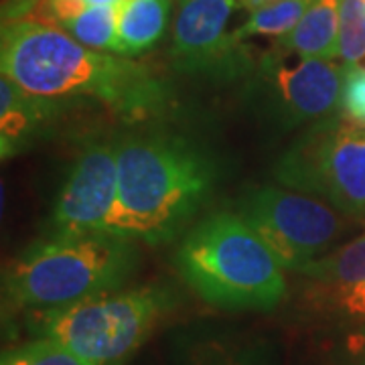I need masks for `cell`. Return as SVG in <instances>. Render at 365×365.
Instances as JSON below:
<instances>
[{"instance_id":"cell-25","label":"cell","mask_w":365,"mask_h":365,"mask_svg":"<svg viewBox=\"0 0 365 365\" xmlns=\"http://www.w3.org/2000/svg\"><path fill=\"white\" fill-rule=\"evenodd\" d=\"M364 2H365V0H364Z\"/></svg>"},{"instance_id":"cell-16","label":"cell","mask_w":365,"mask_h":365,"mask_svg":"<svg viewBox=\"0 0 365 365\" xmlns=\"http://www.w3.org/2000/svg\"><path fill=\"white\" fill-rule=\"evenodd\" d=\"M311 2L313 0H276V2H270L258 11L250 13L248 21L240 26L232 37H234L235 43L248 39V37H256V35L282 39L299 25L300 19L309 11Z\"/></svg>"},{"instance_id":"cell-5","label":"cell","mask_w":365,"mask_h":365,"mask_svg":"<svg viewBox=\"0 0 365 365\" xmlns=\"http://www.w3.org/2000/svg\"><path fill=\"white\" fill-rule=\"evenodd\" d=\"M169 302V294L160 288L104 292L71 307L43 311L39 331L88 364L108 365L143 343Z\"/></svg>"},{"instance_id":"cell-15","label":"cell","mask_w":365,"mask_h":365,"mask_svg":"<svg viewBox=\"0 0 365 365\" xmlns=\"http://www.w3.org/2000/svg\"><path fill=\"white\" fill-rule=\"evenodd\" d=\"M169 6V0H128L120 4L112 51L130 57L150 49L165 35Z\"/></svg>"},{"instance_id":"cell-7","label":"cell","mask_w":365,"mask_h":365,"mask_svg":"<svg viewBox=\"0 0 365 365\" xmlns=\"http://www.w3.org/2000/svg\"><path fill=\"white\" fill-rule=\"evenodd\" d=\"M240 215L264 240L278 264L294 272L323 258L345 227L337 209L287 187L250 191L240 203Z\"/></svg>"},{"instance_id":"cell-10","label":"cell","mask_w":365,"mask_h":365,"mask_svg":"<svg viewBox=\"0 0 365 365\" xmlns=\"http://www.w3.org/2000/svg\"><path fill=\"white\" fill-rule=\"evenodd\" d=\"M237 0H182L173 25V59L185 71L220 66L234 45L225 35Z\"/></svg>"},{"instance_id":"cell-17","label":"cell","mask_w":365,"mask_h":365,"mask_svg":"<svg viewBox=\"0 0 365 365\" xmlns=\"http://www.w3.org/2000/svg\"><path fill=\"white\" fill-rule=\"evenodd\" d=\"M120 4H91L76 19L61 25L81 45L96 51H112L116 41Z\"/></svg>"},{"instance_id":"cell-9","label":"cell","mask_w":365,"mask_h":365,"mask_svg":"<svg viewBox=\"0 0 365 365\" xmlns=\"http://www.w3.org/2000/svg\"><path fill=\"white\" fill-rule=\"evenodd\" d=\"M118 201V157L112 144H91L63 182L53 225L57 232H108Z\"/></svg>"},{"instance_id":"cell-2","label":"cell","mask_w":365,"mask_h":365,"mask_svg":"<svg viewBox=\"0 0 365 365\" xmlns=\"http://www.w3.org/2000/svg\"><path fill=\"white\" fill-rule=\"evenodd\" d=\"M118 201L108 232L144 244L169 242L209 195L215 169L199 148L170 136L116 144Z\"/></svg>"},{"instance_id":"cell-11","label":"cell","mask_w":365,"mask_h":365,"mask_svg":"<svg viewBox=\"0 0 365 365\" xmlns=\"http://www.w3.org/2000/svg\"><path fill=\"white\" fill-rule=\"evenodd\" d=\"M300 274L314 280L347 314L365 317V235L325 254Z\"/></svg>"},{"instance_id":"cell-24","label":"cell","mask_w":365,"mask_h":365,"mask_svg":"<svg viewBox=\"0 0 365 365\" xmlns=\"http://www.w3.org/2000/svg\"><path fill=\"white\" fill-rule=\"evenodd\" d=\"M124 2H128V0H118V4H124Z\"/></svg>"},{"instance_id":"cell-23","label":"cell","mask_w":365,"mask_h":365,"mask_svg":"<svg viewBox=\"0 0 365 365\" xmlns=\"http://www.w3.org/2000/svg\"><path fill=\"white\" fill-rule=\"evenodd\" d=\"M90 4H118V0H86Z\"/></svg>"},{"instance_id":"cell-22","label":"cell","mask_w":365,"mask_h":365,"mask_svg":"<svg viewBox=\"0 0 365 365\" xmlns=\"http://www.w3.org/2000/svg\"><path fill=\"white\" fill-rule=\"evenodd\" d=\"M270 2H276V0H237V6H242V9L250 11V13H254V11H258V9L270 4Z\"/></svg>"},{"instance_id":"cell-1","label":"cell","mask_w":365,"mask_h":365,"mask_svg":"<svg viewBox=\"0 0 365 365\" xmlns=\"http://www.w3.org/2000/svg\"><path fill=\"white\" fill-rule=\"evenodd\" d=\"M0 67L39 98H93L124 116H146L165 104V86L148 67L90 49L45 21L4 23Z\"/></svg>"},{"instance_id":"cell-3","label":"cell","mask_w":365,"mask_h":365,"mask_svg":"<svg viewBox=\"0 0 365 365\" xmlns=\"http://www.w3.org/2000/svg\"><path fill=\"white\" fill-rule=\"evenodd\" d=\"M132 240L110 232H57L35 242L4 274V294L21 309L53 311L112 292L134 270Z\"/></svg>"},{"instance_id":"cell-4","label":"cell","mask_w":365,"mask_h":365,"mask_svg":"<svg viewBox=\"0 0 365 365\" xmlns=\"http://www.w3.org/2000/svg\"><path fill=\"white\" fill-rule=\"evenodd\" d=\"M177 266L201 299L222 309L270 311L287 294L282 266L240 213L197 223L177 250Z\"/></svg>"},{"instance_id":"cell-26","label":"cell","mask_w":365,"mask_h":365,"mask_svg":"<svg viewBox=\"0 0 365 365\" xmlns=\"http://www.w3.org/2000/svg\"><path fill=\"white\" fill-rule=\"evenodd\" d=\"M181 2H182V0H181Z\"/></svg>"},{"instance_id":"cell-20","label":"cell","mask_w":365,"mask_h":365,"mask_svg":"<svg viewBox=\"0 0 365 365\" xmlns=\"http://www.w3.org/2000/svg\"><path fill=\"white\" fill-rule=\"evenodd\" d=\"M341 114L353 122L365 124V67L345 66Z\"/></svg>"},{"instance_id":"cell-14","label":"cell","mask_w":365,"mask_h":365,"mask_svg":"<svg viewBox=\"0 0 365 365\" xmlns=\"http://www.w3.org/2000/svg\"><path fill=\"white\" fill-rule=\"evenodd\" d=\"M341 0H313L300 23L276 45L304 57L337 59L339 57Z\"/></svg>"},{"instance_id":"cell-6","label":"cell","mask_w":365,"mask_h":365,"mask_svg":"<svg viewBox=\"0 0 365 365\" xmlns=\"http://www.w3.org/2000/svg\"><path fill=\"white\" fill-rule=\"evenodd\" d=\"M274 177L345 215L365 217V124L343 114L317 122L282 155Z\"/></svg>"},{"instance_id":"cell-19","label":"cell","mask_w":365,"mask_h":365,"mask_svg":"<svg viewBox=\"0 0 365 365\" xmlns=\"http://www.w3.org/2000/svg\"><path fill=\"white\" fill-rule=\"evenodd\" d=\"M0 365H91L59 341L41 337L2 355Z\"/></svg>"},{"instance_id":"cell-21","label":"cell","mask_w":365,"mask_h":365,"mask_svg":"<svg viewBox=\"0 0 365 365\" xmlns=\"http://www.w3.org/2000/svg\"><path fill=\"white\" fill-rule=\"evenodd\" d=\"M349 361L347 365H365V335H359L355 339H349L347 345Z\"/></svg>"},{"instance_id":"cell-18","label":"cell","mask_w":365,"mask_h":365,"mask_svg":"<svg viewBox=\"0 0 365 365\" xmlns=\"http://www.w3.org/2000/svg\"><path fill=\"white\" fill-rule=\"evenodd\" d=\"M339 57L345 66L365 67L364 0H341Z\"/></svg>"},{"instance_id":"cell-13","label":"cell","mask_w":365,"mask_h":365,"mask_svg":"<svg viewBox=\"0 0 365 365\" xmlns=\"http://www.w3.org/2000/svg\"><path fill=\"white\" fill-rule=\"evenodd\" d=\"M49 98L33 96L9 78L0 79V153L14 157L49 116Z\"/></svg>"},{"instance_id":"cell-12","label":"cell","mask_w":365,"mask_h":365,"mask_svg":"<svg viewBox=\"0 0 365 365\" xmlns=\"http://www.w3.org/2000/svg\"><path fill=\"white\" fill-rule=\"evenodd\" d=\"M175 365H272V351L262 339L201 331L177 339Z\"/></svg>"},{"instance_id":"cell-8","label":"cell","mask_w":365,"mask_h":365,"mask_svg":"<svg viewBox=\"0 0 365 365\" xmlns=\"http://www.w3.org/2000/svg\"><path fill=\"white\" fill-rule=\"evenodd\" d=\"M260 78L268 102L288 124H317L341 112L345 66L335 61L304 57L276 45V51L262 61Z\"/></svg>"}]
</instances>
